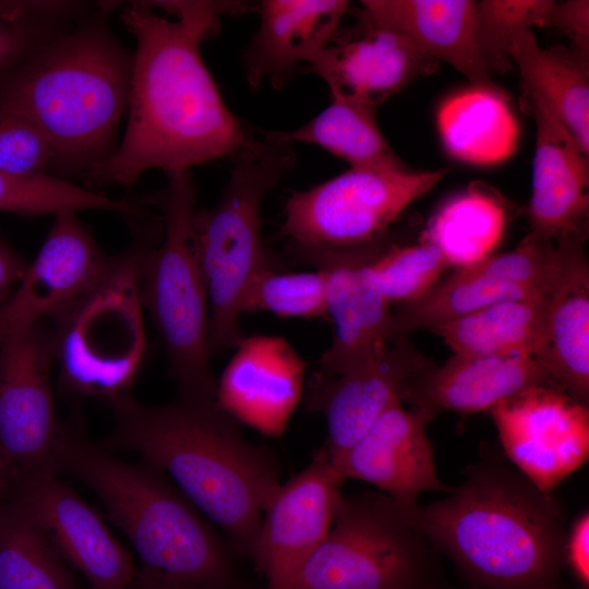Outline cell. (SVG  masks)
<instances>
[{"label":"cell","instance_id":"obj_1","mask_svg":"<svg viewBox=\"0 0 589 589\" xmlns=\"http://www.w3.org/2000/svg\"><path fill=\"white\" fill-rule=\"evenodd\" d=\"M245 8L227 1H135L122 9L136 39L128 125L113 154L82 177L85 188H130L147 170L167 173L231 158L252 140L225 104L200 49L221 15Z\"/></svg>","mask_w":589,"mask_h":589},{"label":"cell","instance_id":"obj_2","mask_svg":"<svg viewBox=\"0 0 589 589\" xmlns=\"http://www.w3.org/2000/svg\"><path fill=\"white\" fill-rule=\"evenodd\" d=\"M110 407L113 424L101 445L158 467L220 528L235 553L252 557L264 509L280 485L275 453L247 441L215 398L177 393L151 406L131 393Z\"/></svg>","mask_w":589,"mask_h":589},{"label":"cell","instance_id":"obj_3","mask_svg":"<svg viewBox=\"0 0 589 589\" xmlns=\"http://www.w3.org/2000/svg\"><path fill=\"white\" fill-rule=\"evenodd\" d=\"M447 496L419 507L420 529L471 589H554L563 585L567 529L551 494L503 452L486 446Z\"/></svg>","mask_w":589,"mask_h":589},{"label":"cell","instance_id":"obj_4","mask_svg":"<svg viewBox=\"0 0 589 589\" xmlns=\"http://www.w3.org/2000/svg\"><path fill=\"white\" fill-rule=\"evenodd\" d=\"M113 7L94 4L0 80V108L23 115L48 140L52 177H83L117 147L133 53L109 27Z\"/></svg>","mask_w":589,"mask_h":589},{"label":"cell","instance_id":"obj_5","mask_svg":"<svg viewBox=\"0 0 589 589\" xmlns=\"http://www.w3.org/2000/svg\"><path fill=\"white\" fill-rule=\"evenodd\" d=\"M53 464L97 496L144 570L199 589H242L228 541L158 467L118 459L86 436L75 413L60 421Z\"/></svg>","mask_w":589,"mask_h":589},{"label":"cell","instance_id":"obj_6","mask_svg":"<svg viewBox=\"0 0 589 589\" xmlns=\"http://www.w3.org/2000/svg\"><path fill=\"white\" fill-rule=\"evenodd\" d=\"M161 235V220L139 228L97 283L52 318L55 369L65 395L110 405L132 393L146 354L142 268Z\"/></svg>","mask_w":589,"mask_h":589},{"label":"cell","instance_id":"obj_7","mask_svg":"<svg viewBox=\"0 0 589 589\" xmlns=\"http://www.w3.org/2000/svg\"><path fill=\"white\" fill-rule=\"evenodd\" d=\"M255 136L231 159L218 203L194 211L191 244L209 308V351L219 354L243 338L240 320L249 285L274 263L264 247L261 207L265 195L292 170L291 144Z\"/></svg>","mask_w":589,"mask_h":589},{"label":"cell","instance_id":"obj_8","mask_svg":"<svg viewBox=\"0 0 589 589\" xmlns=\"http://www.w3.org/2000/svg\"><path fill=\"white\" fill-rule=\"evenodd\" d=\"M164 189L141 203L160 211L163 235L142 268V301L167 353L178 394L215 398L209 358V308L191 244L195 185L191 169L166 173Z\"/></svg>","mask_w":589,"mask_h":589},{"label":"cell","instance_id":"obj_9","mask_svg":"<svg viewBox=\"0 0 589 589\" xmlns=\"http://www.w3.org/2000/svg\"><path fill=\"white\" fill-rule=\"evenodd\" d=\"M431 546L418 515L389 495L341 494L330 530L302 566L296 589H436Z\"/></svg>","mask_w":589,"mask_h":589},{"label":"cell","instance_id":"obj_10","mask_svg":"<svg viewBox=\"0 0 589 589\" xmlns=\"http://www.w3.org/2000/svg\"><path fill=\"white\" fill-rule=\"evenodd\" d=\"M446 170L386 172L350 167L292 192L285 203L280 232L293 255L372 244L385 238L389 226L432 191Z\"/></svg>","mask_w":589,"mask_h":589},{"label":"cell","instance_id":"obj_11","mask_svg":"<svg viewBox=\"0 0 589 589\" xmlns=\"http://www.w3.org/2000/svg\"><path fill=\"white\" fill-rule=\"evenodd\" d=\"M53 369V332L46 320L0 342V454L16 474L57 472Z\"/></svg>","mask_w":589,"mask_h":589},{"label":"cell","instance_id":"obj_12","mask_svg":"<svg viewBox=\"0 0 589 589\" xmlns=\"http://www.w3.org/2000/svg\"><path fill=\"white\" fill-rule=\"evenodd\" d=\"M490 413L504 456L546 494L588 459V406L556 386L530 387Z\"/></svg>","mask_w":589,"mask_h":589},{"label":"cell","instance_id":"obj_13","mask_svg":"<svg viewBox=\"0 0 589 589\" xmlns=\"http://www.w3.org/2000/svg\"><path fill=\"white\" fill-rule=\"evenodd\" d=\"M344 481L322 445L302 471L278 486L251 557L265 577L264 589H296L302 566L330 530Z\"/></svg>","mask_w":589,"mask_h":589},{"label":"cell","instance_id":"obj_14","mask_svg":"<svg viewBox=\"0 0 589 589\" xmlns=\"http://www.w3.org/2000/svg\"><path fill=\"white\" fill-rule=\"evenodd\" d=\"M389 241L293 255L323 272L326 313L334 324L330 346L318 361L321 377H334L359 365L392 339L393 312L371 271L374 257Z\"/></svg>","mask_w":589,"mask_h":589},{"label":"cell","instance_id":"obj_15","mask_svg":"<svg viewBox=\"0 0 589 589\" xmlns=\"http://www.w3.org/2000/svg\"><path fill=\"white\" fill-rule=\"evenodd\" d=\"M357 23L339 28L302 72L320 76L332 100L376 109L419 76L434 73L440 61L404 34L381 25L360 10Z\"/></svg>","mask_w":589,"mask_h":589},{"label":"cell","instance_id":"obj_16","mask_svg":"<svg viewBox=\"0 0 589 589\" xmlns=\"http://www.w3.org/2000/svg\"><path fill=\"white\" fill-rule=\"evenodd\" d=\"M58 474H15L12 495L31 510L89 589H129L139 573L131 552L98 512Z\"/></svg>","mask_w":589,"mask_h":589},{"label":"cell","instance_id":"obj_17","mask_svg":"<svg viewBox=\"0 0 589 589\" xmlns=\"http://www.w3.org/2000/svg\"><path fill=\"white\" fill-rule=\"evenodd\" d=\"M110 261L76 213L55 215L39 252L0 310V342L69 309L97 283Z\"/></svg>","mask_w":589,"mask_h":589},{"label":"cell","instance_id":"obj_18","mask_svg":"<svg viewBox=\"0 0 589 589\" xmlns=\"http://www.w3.org/2000/svg\"><path fill=\"white\" fill-rule=\"evenodd\" d=\"M436 414L421 407L406 410L396 397L333 467L344 480L369 482L419 516L417 497L421 493L452 490L436 473L426 434Z\"/></svg>","mask_w":589,"mask_h":589},{"label":"cell","instance_id":"obj_19","mask_svg":"<svg viewBox=\"0 0 589 589\" xmlns=\"http://www.w3.org/2000/svg\"><path fill=\"white\" fill-rule=\"evenodd\" d=\"M432 363L407 339L398 337L353 369L334 377L314 376L304 400L311 411L324 413L323 444L335 465L398 397L402 383Z\"/></svg>","mask_w":589,"mask_h":589},{"label":"cell","instance_id":"obj_20","mask_svg":"<svg viewBox=\"0 0 589 589\" xmlns=\"http://www.w3.org/2000/svg\"><path fill=\"white\" fill-rule=\"evenodd\" d=\"M235 348L215 400L237 421L280 436L303 396L306 363L281 336L243 337Z\"/></svg>","mask_w":589,"mask_h":589},{"label":"cell","instance_id":"obj_21","mask_svg":"<svg viewBox=\"0 0 589 589\" xmlns=\"http://www.w3.org/2000/svg\"><path fill=\"white\" fill-rule=\"evenodd\" d=\"M520 105L537 127L532 193L527 207L530 233L554 242L567 236L586 238L588 156L538 96L522 89Z\"/></svg>","mask_w":589,"mask_h":589},{"label":"cell","instance_id":"obj_22","mask_svg":"<svg viewBox=\"0 0 589 589\" xmlns=\"http://www.w3.org/2000/svg\"><path fill=\"white\" fill-rule=\"evenodd\" d=\"M539 385L556 386L531 356L454 353L443 365L430 363L411 374L398 397L436 413H473L490 411L498 402Z\"/></svg>","mask_w":589,"mask_h":589},{"label":"cell","instance_id":"obj_23","mask_svg":"<svg viewBox=\"0 0 589 589\" xmlns=\"http://www.w3.org/2000/svg\"><path fill=\"white\" fill-rule=\"evenodd\" d=\"M348 9L346 0L261 1L260 26L243 53L249 85L281 88L332 41Z\"/></svg>","mask_w":589,"mask_h":589},{"label":"cell","instance_id":"obj_24","mask_svg":"<svg viewBox=\"0 0 589 589\" xmlns=\"http://www.w3.org/2000/svg\"><path fill=\"white\" fill-rule=\"evenodd\" d=\"M585 237L568 236L558 277L545 306L542 345L536 360L556 386L575 400L589 402V265Z\"/></svg>","mask_w":589,"mask_h":589},{"label":"cell","instance_id":"obj_25","mask_svg":"<svg viewBox=\"0 0 589 589\" xmlns=\"http://www.w3.org/2000/svg\"><path fill=\"white\" fill-rule=\"evenodd\" d=\"M361 5L368 17L404 34L464 74L471 85H496L479 49L476 1L364 0Z\"/></svg>","mask_w":589,"mask_h":589},{"label":"cell","instance_id":"obj_26","mask_svg":"<svg viewBox=\"0 0 589 589\" xmlns=\"http://www.w3.org/2000/svg\"><path fill=\"white\" fill-rule=\"evenodd\" d=\"M446 151L473 165H493L510 157L519 130L506 94L500 86H477L448 96L436 113Z\"/></svg>","mask_w":589,"mask_h":589},{"label":"cell","instance_id":"obj_27","mask_svg":"<svg viewBox=\"0 0 589 589\" xmlns=\"http://www.w3.org/2000/svg\"><path fill=\"white\" fill-rule=\"evenodd\" d=\"M510 58L520 70L522 89L546 105L588 156V57L562 46L542 48L532 32H524L512 43Z\"/></svg>","mask_w":589,"mask_h":589},{"label":"cell","instance_id":"obj_28","mask_svg":"<svg viewBox=\"0 0 589 589\" xmlns=\"http://www.w3.org/2000/svg\"><path fill=\"white\" fill-rule=\"evenodd\" d=\"M510 214L507 201L496 190L476 181L437 208L420 242L436 247L449 267L465 268L493 254Z\"/></svg>","mask_w":589,"mask_h":589},{"label":"cell","instance_id":"obj_29","mask_svg":"<svg viewBox=\"0 0 589 589\" xmlns=\"http://www.w3.org/2000/svg\"><path fill=\"white\" fill-rule=\"evenodd\" d=\"M257 132L271 140L320 146L349 163L351 168L386 172L412 170L394 152L376 120V109L332 100V104L303 125L289 131Z\"/></svg>","mask_w":589,"mask_h":589},{"label":"cell","instance_id":"obj_30","mask_svg":"<svg viewBox=\"0 0 589 589\" xmlns=\"http://www.w3.org/2000/svg\"><path fill=\"white\" fill-rule=\"evenodd\" d=\"M548 297L496 302L431 330L457 354H526L536 359L542 345Z\"/></svg>","mask_w":589,"mask_h":589},{"label":"cell","instance_id":"obj_31","mask_svg":"<svg viewBox=\"0 0 589 589\" xmlns=\"http://www.w3.org/2000/svg\"><path fill=\"white\" fill-rule=\"evenodd\" d=\"M49 534L11 493L0 510V589H79Z\"/></svg>","mask_w":589,"mask_h":589},{"label":"cell","instance_id":"obj_32","mask_svg":"<svg viewBox=\"0 0 589 589\" xmlns=\"http://www.w3.org/2000/svg\"><path fill=\"white\" fill-rule=\"evenodd\" d=\"M141 203L111 199L65 179L48 175L17 176L0 170V212L22 216L57 215L85 209L134 216Z\"/></svg>","mask_w":589,"mask_h":589},{"label":"cell","instance_id":"obj_33","mask_svg":"<svg viewBox=\"0 0 589 589\" xmlns=\"http://www.w3.org/2000/svg\"><path fill=\"white\" fill-rule=\"evenodd\" d=\"M91 5L76 1H0V80Z\"/></svg>","mask_w":589,"mask_h":589},{"label":"cell","instance_id":"obj_34","mask_svg":"<svg viewBox=\"0 0 589 589\" xmlns=\"http://www.w3.org/2000/svg\"><path fill=\"white\" fill-rule=\"evenodd\" d=\"M448 267L441 251L426 242H388L371 263L373 278L390 305L421 299L441 281Z\"/></svg>","mask_w":589,"mask_h":589},{"label":"cell","instance_id":"obj_35","mask_svg":"<svg viewBox=\"0 0 589 589\" xmlns=\"http://www.w3.org/2000/svg\"><path fill=\"white\" fill-rule=\"evenodd\" d=\"M264 311L279 317H324L325 276L322 271L285 272L272 263L253 278L245 292L242 312Z\"/></svg>","mask_w":589,"mask_h":589},{"label":"cell","instance_id":"obj_36","mask_svg":"<svg viewBox=\"0 0 589 589\" xmlns=\"http://www.w3.org/2000/svg\"><path fill=\"white\" fill-rule=\"evenodd\" d=\"M551 0L476 1L478 43L482 60L491 74L512 65L514 38L534 26H546Z\"/></svg>","mask_w":589,"mask_h":589},{"label":"cell","instance_id":"obj_37","mask_svg":"<svg viewBox=\"0 0 589 589\" xmlns=\"http://www.w3.org/2000/svg\"><path fill=\"white\" fill-rule=\"evenodd\" d=\"M51 164V147L39 128L23 115L0 108V170L50 176Z\"/></svg>","mask_w":589,"mask_h":589},{"label":"cell","instance_id":"obj_38","mask_svg":"<svg viewBox=\"0 0 589 589\" xmlns=\"http://www.w3.org/2000/svg\"><path fill=\"white\" fill-rule=\"evenodd\" d=\"M546 26L555 27L570 39L574 51L588 57L589 51V2L568 0L553 2L546 17Z\"/></svg>","mask_w":589,"mask_h":589},{"label":"cell","instance_id":"obj_39","mask_svg":"<svg viewBox=\"0 0 589 589\" xmlns=\"http://www.w3.org/2000/svg\"><path fill=\"white\" fill-rule=\"evenodd\" d=\"M565 567H568L580 589L589 587V514L582 512L567 530L564 546Z\"/></svg>","mask_w":589,"mask_h":589},{"label":"cell","instance_id":"obj_40","mask_svg":"<svg viewBox=\"0 0 589 589\" xmlns=\"http://www.w3.org/2000/svg\"><path fill=\"white\" fill-rule=\"evenodd\" d=\"M28 263L0 236V310L19 286Z\"/></svg>","mask_w":589,"mask_h":589},{"label":"cell","instance_id":"obj_41","mask_svg":"<svg viewBox=\"0 0 589 589\" xmlns=\"http://www.w3.org/2000/svg\"><path fill=\"white\" fill-rule=\"evenodd\" d=\"M14 481V467L0 454V510L11 496Z\"/></svg>","mask_w":589,"mask_h":589},{"label":"cell","instance_id":"obj_42","mask_svg":"<svg viewBox=\"0 0 589 589\" xmlns=\"http://www.w3.org/2000/svg\"><path fill=\"white\" fill-rule=\"evenodd\" d=\"M129 589H168L161 578L139 567L137 576Z\"/></svg>","mask_w":589,"mask_h":589},{"label":"cell","instance_id":"obj_43","mask_svg":"<svg viewBox=\"0 0 589 589\" xmlns=\"http://www.w3.org/2000/svg\"><path fill=\"white\" fill-rule=\"evenodd\" d=\"M165 582L167 584L168 589H199V588H195V587L180 585V584L171 582V581H168V580H165Z\"/></svg>","mask_w":589,"mask_h":589},{"label":"cell","instance_id":"obj_44","mask_svg":"<svg viewBox=\"0 0 589 589\" xmlns=\"http://www.w3.org/2000/svg\"><path fill=\"white\" fill-rule=\"evenodd\" d=\"M436 589H447L445 588L443 585H441L440 587H437ZM468 589H471V588H468ZM554 589H574V588H569V587H566L564 584L554 588ZM576 589H580V588H576Z\"/></svg>","mask_w":589,"mask_h":589}]
</instances>
